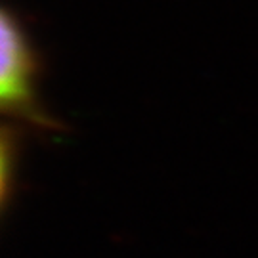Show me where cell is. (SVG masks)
Instances as JSON below:
<instances>
[{"label":"cell","instance_id":"cell-1","mask_svg":"<svg viewBox=\"0 0 258 258\" xmlns=\"http://www.w3.org/2000/svg\"><path fill=\"white\" fill-rule=\"evenodd\" d=\"M2 73L0 100L2 111L42 130L57 128V122L42 111L37 100L38 55L16 14L2 10Z\"/></svg>","mask_w":258,"mask_h":258}]
</instances>
